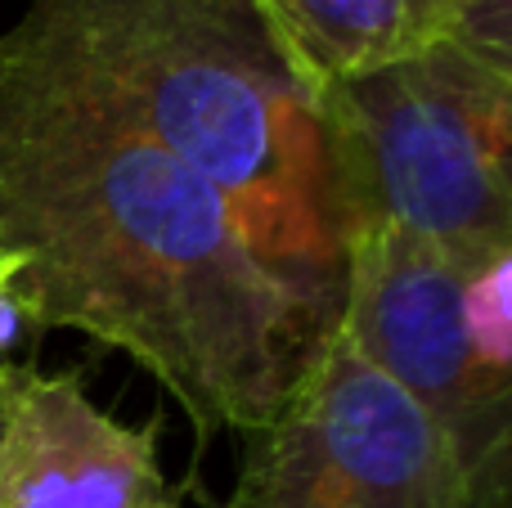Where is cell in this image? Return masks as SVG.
Masks as SVG:
<instances>
[{"mask_svg":"<svg viewBox=\"0 0 512 508\" xmlns=\"http://www.w3.org/2000/svg\"><path fill=\"white\" fill-rule=\"evenodd\" d=\"M0 293L131 356L194 432H256L337 311L279 279L198 171L0 36Z\"/></svg>","mask_w":512,"mask_h":508,"instance_id":"1","label":"cell"},{"mask_svg":"<svg viewBox=\"0 0 512 508\" xmlns=\"http://www.w3.org/2000/svg\"><path fill=\"white\" fill-rule=\"evenodd\" d=\"M0 36L198 171L265 266L337 311L346 248L315 99L256 0H27Z\"/></svg>","mask_w":512,"mask_h":508,"instance_id":"2","label":"cell"},{"mask_svg":"<svg viewBox=\"0 0 512 508\" xmlns=\"http://www.w3.org/2000/svg\"><path fill=\"white\" fill-rule=\"evenodd\" d=\"M342 248L400 230L477 270L512 257V54L450 32L315 95Z\"/></svg>","mask_w":512,"mask_h":508,"instance_id":"3","label":"cell"},{"mask_svg":"<svg viewBox=\"0 0 512 508\" xmlns=\"http://www.w3.org/2000/svg\"><path fill=\"white\" fill-rule=\"evenodd\" d=\"M337 333L450 437L477 508L512 504V257L459 266L400 230L346 239Z\"/></svg>","mask_w":512,"mask_h":508,"instance_id":"4","label":"cell"},{"mask_svg":"<svg viewBox=\"0 0 512 508\" xmlns=\"http://www.w3.org/2000/svg\"><path fill=\"white\" fill-rule=\"evenodd\" d=\"M225 508H477L450 437L346 333L248 432Z\"/></svg>","mask_w":512,"mask_h":508,"instance_id":"5","label":"cell"},{"mask_svg":"<svg viewBox=\"0 0 512 508\" xmlns=\"http://www.w3.org/2000/svg\"><path fill=\"white\" fill-rule=\"evenodd\" d=\"M158 428H131L90 401L77 369H18L0 419V508H176Z\"/></svg>","mask_w":512,"mask_h":508,"instance_id":"6","label":"cell"},{"mask_svg":"<svg viewBox=\"0 0 512 508\" xmlns=\"http://www.w3.org/2000/svg\"><path fill=\"white\" fill-rule=\"evenodd\" d=\"M256 9L310 99L423 50L450 27L445 0H256Z\"/></svg>","mask_w":512,"mask_h":508,"instance_id":"7","label":"cell"},{"mask_svg":"<svg viewBox=\"0 0 512 508\" xmlns=\"http://www.w3.org/2000/svg\"><path fill=\"white\" fill-rule=\"evenodd\" d=\"M36 338H41V329L27 320V311L14 297L0 293V365H18V356H23Z\"/></svg>","mask_w":512,"mask_h":508,"instance_id":"8","label":"cell"},{"mask_svg":"<svg viewBox=\"0 0 512 508\" xmlns=\"http://www.w3.org/2000/svg\"><path fill=\"white\" fill-rule=\"evenodd\" d=\"M18 369H23V360H18V365H0V419H5V405H9V396H14Z\"/></svg>","mask_w":512,"mask_h":508,"instance_id":"9","label":"cell"},{"mask_svg":"<svg viewBox=\"0 0 512 508\" xmlns=\"http://www.w3.org/2000/svg\"><path fill=\"white\" fill-rule=\"evenodd\" d=\"M445 5H450V9H454V5H459V0H445Z\"/></svg>","mask_w":512,"mask_h":508,"instance_id":"10","label":"cell"}]
</instances>
